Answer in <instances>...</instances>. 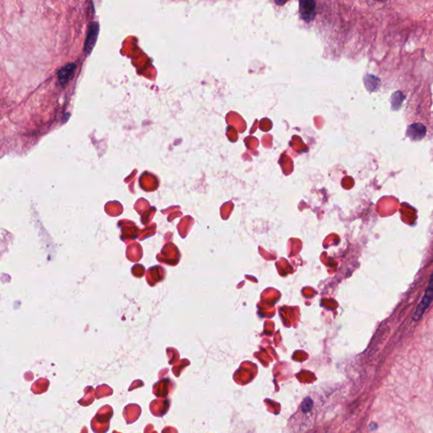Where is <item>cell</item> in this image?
<instances>
[{
    "label": "cell",
    "instance_id": "cell-1",
    "mask_svg": "<svg viewBox=\"0 0 433 433\" xmlns=\"http://www.w3.org/2000/svg\"><path fill=\"white\" fill-rule=\"evenodd\" d=\"M433 300V273L431 274V278L429 280L428 285L426 287V292L424 294L423 298L418 305V307L416 309V311L413 315V320L415 322L419 321L420 319L422 318L424 314L426 312V310L430 307L431 302Z\"/></svg>",
    "mask_w": 433,
    "mask_h": 433
},
{
    "label": "cell",
    "instance_id": "cell-2",
    "mask_svg": "<svg viewBox=\"0 0 433 433\" xmlns=\"http://www.w3.org/2000/svg\"><path fill=\"white\" fill-rule=\"evenodd\" d=\"M98 33H99L98 24L97 22H92L89 26L87 36H86V42H85L84 51L86 54H90L91 53L94 46L96 44Z\"/></svg>",
    "mask_w": 433,
    "mask_h": 433
},
{
    "label": "cell",
    "instance_id": "cell-3",
    "mask_svg": "<svg viewBox=\"0 0 433 433\" xmlns=\"http://www.w3.org/2000/svg\"><path fill=\"white\" fill-rule=\"evenodd\" d=\"M299 12L302 19L306 22H311L316 14V3L314 1H300L299 2Z\"/></svg>",
    "mask_w": 433,
    "mask_h": 433
},
{
    "label": "cell",
    "instance_id": "cell-4",
    "mask_svg": "<svg viewBox=\"0 0 433 433\" xmlns=\"http://www.w3.org/2000/svg\"><path fill=\"white\" fill-rule=\"evenodd\" d=\"M76 68H77V65L74 63H70V64L65 65L64 67L61 68L58 71V80H59L60 86H65V85L67 84L70 78L73 77Z\"/></svg>",
    "mask_w": 433,
    "mask_h": 433
},
{
    "label": "cell",
    "instance_id": "cell-5",
    "mask_svg": "<svg viewBox=\"0 0 433 433\" xmlns=\"http://www.w3.org/2000/svg\"><path fill=\"white\" fill-rule=\"evenodd\" d=\"M426 129L421 123H415L409 125L407 129V136L412 141H417L424 138L426 136Z\"/></svg>",
    "mask_w": 433,
    "mask_h": 433
}]
</instances>
